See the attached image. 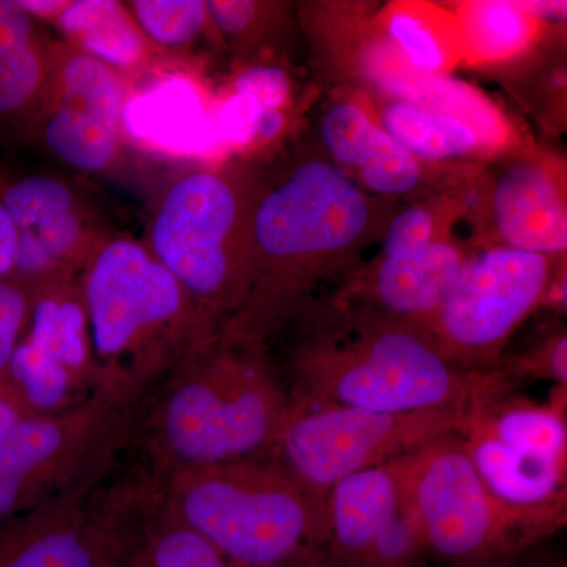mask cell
Wrapping results in <instances>:
<instances>
[{"label": "cell", "instance_id": "1", "mask_svg": "<svg viewBox=\"0 0 567 567\" xmlns=\"http://www.w3.org/2000/svg\"><path fill=\"white\" fill-rule=\"evenodd\" d=\"M293 409L267 346L216 336L148 391L133 443L155 475L186 466L265 457Z\"/></svg>", "mask_w": 567, "mask_h": 567}, {"label": "cell", "instance_id": "2", "mask_svg": "<svg viewBox=\"0 0 567 567\" xmlns=\"http://www.w3.org/2000/svg\"><path fill=\"white\" fill-rule=\"evenodd\" d=\"M334 311L290 350L284 382L297 404L383 413L473 410L516 386L499 369L476 372L454 363L424 328Z\"/></svg>", "mask_w": 567, "mask_h": 567}, {"label": "cell", "instance_id": "3", "mask_svg": "<svg viewBox=\"0 0 567 567\" xmlns=\"http://www.w3.org/2000/svg\"><path fill=\"white\" fill-rule=\"evenodd\" d=\"M375 219L364 189L327 159H306L265 185L252 218L251 284L219 336L267 346L316 284L349 264Z\"/></svg>", "mask_w": 567, "mask_h": 567}, {"label": "cell", "instance_id": "4", "mask_svg": "<svg viewBox=\"0 0 567 567\" xmlns=\"http://www.w3.org/2000/svg\"><path fill=\"white\" fill-rule=\"evenodd\" d=\"M100 386L137 401L218 333L147 246L111 234L80 275Z\"/></svg>", "mask_w": 567, "mask_h": 567}, {"label": "cell", "instance_id": "5", "mask_svg": "<svg viewBox=\"0 0 567 567\" xmlns=\"http://www.w3.org/2000/svg\"><path fill=\"white\" fill-rule=\"evenodd\" d=\"M156 476L175 516L227 558L251 567H323L327 561V505L271 458L186 466Z\"/></svg>", "mask_w": 567, "mask_h": 567}, {"label": "cell", "instance_id": "6", "mask_svg": "<svg viewBox=\"0 0 567 567\" xmlns=\"http://www.w3.org/2000/svg\"><path fill=\"white\" fill-rule=\"evenodd\" d=\"M264 186L256 171L237 164L178 175L142 241L218 334L251 284L252 218Z\"/></svg>", "mask_w": 567, "mask_h": 567}, {"label": "cell", "instance_id": "7", "mask_svg": "<svg viewBox=\"0 0 567 567\" xmlns=\"http://www.w3.org/2000/svg\"><path fill=\"white\" fill-rule=\"evenodd\" d=\"M141 401L100 386L81 404L25 416L0 434V525L41 505L102 486L133 445Z\"/></svg>", "mask_w": 567, "mask_h": 567}, {"label": "cell", "instance_id": "8", "mask_svg": "<svg viewBox=\"0 0 567 567\" xmlns=\"http://www.w3.org/2000/svg\"><path fill=\"white\" fill-rule=\"evenodd\" d=\"M393 465L402 505L440 557L484 567L546 537L492 496L458 432L436 436Z\"/></svg>", "mask_w": 567, "mask_h": 567}, {"label": "cell", "instance_id": "9", "mask_svg": "<svg viewBox=\"0 0 567 567\" xmlns=\"http://www.w3.org/2000/svg\"><path fill=\"white\" fill-rule=\"evenodd\" d=\"M470 412L383 413L293 402L289 420L265 457L327 505L339 481L391 464L436 436L461 431Z\"/></svg>", "mask_w": 567, "mask_h": 567}, {"label": "cell", "instance_id": "10", "mask_svg": "<svg viewBox=\"0 0 567 567\" xmlns=\"http://www.w3.org/2000/svg\"><path fill=\"white\" fill-rule=\"evenodd\" d=\"M551 257L498 246L468 257L453 292L424 328L454 363L498 371L511 336L543 305Z\"/></svg>", "mask_w": 567, "mask_h": 567}, {"label": "cell", "instance_id": "11", "mask_svg": "<svg viewBox=\"0 0 567 567\" xmlns=\"http://www.w3.org/2000/svg\"><path fill=\"white\" fill-rule=\"evenodd\" d=\"M126 100L122 74L54 41L50 85L25 132L63 166L104 175L122 159Z\"/></svg>", "mask_w": 567, "mask_h": 567}, {"label": "cell", "instance_id": "12", "mask_svg": "<svg viewBox=\"0 0 567 567\" xmlns=\"http://www.w3.org/2000/svg\"><path fill=\"white\" fill-rule=\"evenodd\" d=\"M31 315L10 364V382L31 416L81 404L100 388L80 278L32 287Z\"/></svg>", "mask_w": 567, "mask_h": 567}, {"label": "cell", "instance_id": "13", "mask_svg": "<svg viewBox=\"0 0 567 567\" xmlns=\"http://www.w3.org/2000/svg\"><path fill=\"white\" fill-rule=\"evenodd\" d=\"M103 484L0 525V567H104L117 536Z\"/></svg>", "mask_w": 567, "mask_h": 567}, {"label": "cell", "instance_id": "14", "mask_svg": "<svg viewBox=\"0 0 567 567\" xmlns=\"http://www.w3.org/2000/svg\"><path fill=\"white\" fill-rule=\"evenodd\" d=\"M468 257L435 240L398 259H380L342 287L334 308L425 328L445 305Z\"/></svg>", "mask_w": 567, "mask_h": 567}, {"label": "cell", "instance_id": "15", "mask_svg": "<svg viewBox=\"0 0 567 567\" xmlns=\"http://www.w3.org/2000/svg\"><path fill=\"white\" fill-rule=\"evenodd\" d=\"M104 498L118 544L136 567H251L183 524L167 506L158 476L145 466L104 488Z\"/></svg>", "mask_w": 567, "mask_h": 567}, {"label": "cell", "instance_id": "16", "mask_svg": "<svg viewBox=\"0 0 567 567\" xmlns=\"http://www.w3.org/2000/svg\"><path fill=\"white\" fill-rule=\"evenodd\" d=\"M491 203L496 234L507 248L548 257L566 251V197L547 164L524 159L507 166Z\"/></svg>", "mask_w": 567, "mask_h": 567}, {"label": "cell", "instance_id": "17", "mask_svg": "<svg viewBox=\"0 0 567 567\" xmlns=\"http://www.w3.org/2000/svg\"><path fill=\"white\" fill-rule=\"evenodd\" d=\"M323 147L341 169L354 171L361 185L382 196H404L423 181V167L360 106L336 103L320 121Z\"/></svg>", "mask_w": 567, "mask_h": 567}, {"label": "cell", "instance_id": "18", "mask_svg": "<svg viewBox=\"0 0 567 567\" xmlns=\"http://www.w3.org/2000/svg\"><path fill=\"white\" fill-rule=\"evenodd\" d=\"M401 511V484L393 462L339 481L327 498L330 565L357 567Z\"/></svg>", "mask_w": 567, "mask_h": 567}, {"label": "cell", "instance_id": "19", "mask_svg": "<svg viewBox=\"0 0 567 567\" xmlns=\"http://www.w3.org/2000/svg\"><path fill=\"white\" fill-rule=\"evenodd\" d=\"M54 25L65 35L66 43L117 71L125 80L148 69L159 54L125 2L70 0Z\"/></svg>", "mask_w": 567, "mask_h": 567}, {"label": "cell", "instance_id": "20", "mask_svg": "<svg viewBox=\"0 0 567 567\" xmlns=\"http://www.w3.org/2000/svg\"><path fill=\"white\" fill-rule=\"evenodd\" d=\"M111 234L92 204L39 229L20 233L13 279L35 287L80 278L92 254Z\"/></svg>", "mask_w": 567, "mask_h": 567}, {"label": "cell", "instance_id": "21", "mask_svg": "<svg viewBox=\"0 0 567 567\" xmlns=\"http://www.w3.org/2000/svg\"><path fill=\"white\" fill-rule=\"evenodd\" d=\"M462 429H473L529 456L567 464L566 409L551 402L537 404L506 391L476 405Z\"/></svg>", "mask_w": 567, "mask_h": 567}, {"label": "cell", "instance_id": "22", "mask_svg": "<svg viewBox=\"0 0 567 567\" xmlns=\"http://www.w3.org/2000/svg\"><path fill=\"white\" fill-rule=\"evenodd\" d=\"M380 126L416 159L461 158L483 144L468 123L406 99L385 104Z\"/></svg>", "mask_w": 567, "mask_h": 567}, {"label": "cell", "instance_id": "23", "mask_svg": "<svg viewBox=\"0 0 567 567\" xmlns=\"http://www.w3.org/2000/svg\"><path fill=\"white\" fill-rule=\"evenodd\" d=\"M52 44L44 37L0 48V121L28 125L43 102L52 71Z\"/></svg>", "mask_w": 567, "mask_h": 567}, {"label": "cell", "instance_id": "24", "mask_svg": "<svg viewBox=\"0 0 567 567\" xmlns=\"http://www.w3.org/2000/svg\"><path fill=\"white\" fill-rule=\"evenodd\" d=\"M0 200L20 233L39 229L91 205L76 183L54 174H29L7 183L0 189Z\"/></svg>", "mask_w": 567, "mask_h": 567}, {"label": "cell", "instance_id": "25", "mask_svg": "<svg viewBox=\"0 0 567 567\" xmlns=\"http://www.w3.org/2000/svg\"><path fill=\"white\" fill-rule=\"evenodd\" d=\"M535 18L520 3L475 2L465 10V43L473 58L498 61L524 51L535 32Z\"/></svg>", "mask_w": 567, "mask_h": 567}, {"label": "cell", "instance_id": "26", "mask_svg": "<svg viewBox=\"0 0 567 567\" xmlns=\"http://www.w3.org/2000/svg\"><path fill=\"white\" fill-rule=\"evenodd\" d=\"M125 3L142 33L159 52L186 50L212 28L204 0H132Z\"/></svg>", "mask_w": 567, "mask_h": 567}, {"label": "cell", "instance_id": "27", "mask_svg": "<svg viewBox=\"0 0 567 567\" xmlns=\"http://www.w3.org/2000/svg\"><path fill=\"white\" fill-rule=\"evenodd\" d=\"M32 290V287L14 279L0 281V393L11 395L20 404L21 401L11 386L10 364L14 349L28 327Z\"/></svg>", "mask_w": 567, "mask_h": 567}, {"label": "cell", "instance_id": "28", "mask_svg": "<svg viewBox=\"0 0 567 567\" xmlns=\"http://www.w3.org/2000/svg\"><path fill=\"white\" fill-rule=\"evenodd\" d=\"M427 551L423 532L402 505L401 514L377 537L357 567H415Z\"/></svg>", "mask_w": 567, "mask_h": 567}, {"label": "cell", "instance_id": "29", "mask_svg": "<svg viewBox=\"0 0 567 567\" xmlns=\"http://www.w3.org/2000/svg\"><path fill=\"white\" fill-rule=\"evenodd\" d=\"M388 33L404 52L413 69L436 73L445 65V52L434 32L415 14L394 11L388 20Z\"/></svg>", "mask_w": 567, "mask_h": 567}, {"label": "cell", "instance_id": "30", "mask_svg": "<svg viewBox=\"0 0 567 567\" xmlns=\"http://www.w3.org/2000/svg\"><path fill=\"white\" fill-rule=\"evenodd\" d=\"M499 371L516 385L522 379L550 380L567 386V338L558 333L543 344L511 361H502Z\"/></svg>", "mask_w": 567, "mask_h": 567}, {"label": "cell", "instance_id": "31", "mask_svg": "<svg viewBox=\"0 0 567 567\" xmlns=\"http://www.w3.org/2000/svg\"><path fill=\"white\" fill-rule=\"evenodd\" d=\"M207 10L216 32L226 37L230 43L246 47L256 39L260 25L268 20L275 6L249 0H208Z\"/></svg>", "mask_w": 567, "mask_h": 567}, {"label": "cell", "instance_id": "32", "mask_svg": "<svg viewBox=\"0 0 567 567\" xmlns=\"http://www.w3.org/2000/svg\"><path fill=\"white\" fill-rule=\"evenodd\" d=\"M435 216L423 205H413L394 216L386 229L382 259L410 256L434 244Z\"/></svg>", "mask_w": 567, "mask_h": 567}, {"label": "cell", "instance_id": "33", "mask_svg": "<svg viewBox=\"0 0 567 567\" xmlns=\"http://www.w3.org/2000/svg\"><path fill=\"white\" fill-rule=\"evenodd\" d=\"M235 91L267 110H278L289 99L290 81L279 66L257 65L238 74Z\"/></svg>", "mask_w": 567, "mask_h": 567}, {"label": "cell", "instance_id": "34", "mask_svg": "<svg viewBox=\"0 0 567 567\" xmlns=\"http://www.w3.org/2000/svg\"><path fill=\"white\" fill-rule=\"evenodd\" d=\"M264 110L259 103L244 95H234L224 106L221 126L229 140L248 144L259 136V122Z\"/></svg>", "mask_w": 567, "mask_h": 567}, {"label": "cell", "instance_id": "35", "mask_svg": "<svg viewBox=\"0 0 567 567\" xmlns=\"http://www.w3.org/2000/svg\"><path fill=\"white\" fill-rule=\"evenodd\" d=\"M40 22L18 0H0V48L29 44L44 39Z\"/></svg>", "mask_w": 567, "mask_h": 567}, {"label": "cell", "instance_id": "36", "mask_svg": "<svg viewBox=\"0 0 567 567\" xmlns=\"http://www.w3.org/2000/svg\"><path fill=\"white\" fill-rule=\"evenodd\" d=\"M20 252V229L0 200V281L13 279Z\"/></svg>", "mask_w": 567, "mask_h": 567}, {"label": "cell", "instance_id": "37", "mask_svg": "<svg viewBox=\"0 0 567 567\" xmlns=\"http://www.w3.org/2000/svg\"><path fill=\"white\" fill-rule=\"evenodd\" d=\"M22 9L37 21H47L54 24L63 10L69 7L70 0H18Z\"/></svg>", "mask_w": 567, "mask_h": 567}, {"label": "cell", "instance_id": "38", "mask_svg": "<svg viewBox=\"0 0 567 567\" xmlns=\"http://www.w3.org/2000/svg\"><path fill=\"white\" fill-rule=\"evenodd\" d=\"M31 416L25 412L24 406L11 398V395L0 393V434L17 424L22 417Z\"/></svg>", "mask_w": 567, "mask_h": 567}, {"label": "cell", "instance_id": "39", "mask_svg": "<svg viewBox=\"0 0 567 567\" xmlns=\"http://www.w3.org/2000/svg\"><path fill=\"white\" fill-rule=\"evenodd\" d=\"M284 125V115L279 110H264L259 122V136L275 137L281 132Z\"/></svg>", "mask_w": 567, "mask_h": 567}, {"label": "cell", "instance_id": "40", "mask_svg": "<svg viewBox=\"0 0 567 567\" xmlns=\"http://www.w3.org/2000/svg\"><path fill=\"white\" fill-rule=\"evenodd\" d=\"M117 536V535H115ZM104 567H136L132 559L126 557L125 551L122 550L121 544L117 539V548H115L114 555H112L110 561Z\"/></svg>", "mask_w": 567, "mask_h": 567}, {"label": "cell", "instance_id": "41", "mask_svg": "<svg viewBox=\"0 0 567 567\" xmlns=\"http://www.w3.org/2000/svg\"><path fill=\"white\" fill-rule=\"evenodd\" d=\"M492 567H535V566H492Z\"/></svg>", "mask_w": 567, "mask_h": 567}]
</instances>
